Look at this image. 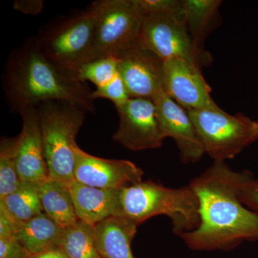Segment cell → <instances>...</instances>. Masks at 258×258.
<instances>
[{"mask_svg": "<svg viewBox=\"0 0 258 258\" xmlns=\"http://www.w3.org/2000/svg\"><path fill=\"white\" fill-rule=\"evenodd\" d=\"M118 74V59L113 56L84 62L76 72V77L81 82L89 81L96 88L108 84Z\"/></svg>", "mask_w": 258, "mask_h": 258, "instance_id": "cell-23", "label": "cell"}, {"mask_svg": "<svg viewBox=\"0 0 258 258\" xmlns=\"http://www.w3.org/2000/svg\"><path fill=\"white\" fill-rule=\"evenodd\" d=\"M97 19L95 2L83 13L56 20L37 37V42L49 60L76 74L92 44Z\"/></svg>", "mask_w": 258, "mask_h": 258, "instance_id": "cell-8", "label": "cell"}, {"mask_svg": "<svg viewBox=\"0 0 258 258\" xmlns=\"http://www.w3.org/2000/svg\"><path fill=\"white\" fill-rule=\"evenodd\" d=\"M158 121L164 138L174 139L184 164L198 162L205 154L192 120L187 111L168 96L164 91L152 98Z\"/></svg>", "mask_w": 258, "mask_h": 258, "instance_id": "cell-10", "label": "cell"}, {"mask_svg": "<svg viewBox=\"0 0 258 258\" xmlns=\"http://www.w3.org/2000/svg\"><path fill=\"white\" fill-rule=\"evenodd\" d=\"M144 171L128 160L107 159L76 149L75 181L103 189H118L143 181Z\"/></svg>", "mask_w": 258, "mask_h": 258, "instance_id": "cell-12", "label": "cell"}, {"mask_svg": "<svg viewBox=\"0 0 258 258\" xmlns=\"http://www.w3.org/2000/svg\"><path fill=\"white\" fill-rule=\"evenodd\" d=\"M42 1H17L15 2V10L23 12L26 14H38L43 6Z\"/></svg>", "mask_w": 258, "mask_h": 258, "instance_id": "cell-28", "label": "cell"}, {"mask_svg": "<svg viewBox=\"0 0 258 258\" xmlns=\"http://www.w3.org/2000/svg\"><path fill=\"white\" fill-rule=\"evenodd\" d=\"M93 98H106L114 103L115 107L121 106L130 98L128 91L119 74L111 82L101 87L96 88L92 93Z\"/></svg>", "mask_w": 258, "mask_h": 258, "instance_id": "cell-24", "label": "cell"}, {"mask_svg": "<svg viewBox=\"0 0 258 258\" xmlns=\"http://www.w3.org/2000/svg\"><path fill=\"white\" fill-rule=\"evenodd\" d=\"M221 0H182L185 22L195 48L206 52L205 42L222 24L219 8Z\"/></svg>", "mask_w": 258, "mask_h": 258, "instance_id": "cell-17", "label": "cell"}, {"mask_svg": "<svg viewBox=\"0 0 258 258\" xmlns=\"http://www.w3.org/2000/svg\"><path fill=\"white\" fill-rule=\"evenodd\" d=\"M164 91L186 111L219 107L201 69L179 59L164 61Z\"/></svg>", "mask_w": 258, "mask_h": 258, "instance_id": "cell-11", "label": "cell"}, {"mask_svg": "<svg viewBox=\"0 0 258 258\" xmlns=\"http://www.w3.org/2000/svg\"><path fill=\"white\" fill-rule=\"evenodd\" d=\"M30 256L15 237L0 238V258H30Z\"/></svg>", "mask_w": 258, "mask_h": 258, "instance_id": "cell-27", "label": "cell"}, {"mask_svg": "<svg viewBox=\"0 0 258 258\" xmlns=\"http://www.w3.org/2000/svg\"><path fill=\"white\" fill-rule=\"evenodd\" d=\"M16 139H3L0 146V200L16 191L21 184L15 159Z\"/></svg>", "mask_w": 258, "mask_h": 258, "instance_id": "cell-22", "label": "cell"}, {"mask_svg": "<svg viewBox=\"0 0 258 258\" xmlns=\"http://www.w3.org/2000/svg\"><path fill=\"white\" fill-rule=\"evenodd\" d=\"M30 258H69L60 247L49 249L40 253L31 254Z\"/></svg>", "mask_w": 258, "mask_h": 258, "instance_id": "cell-30", "label": "cell"}, {"mask_svg": "<svg viewBox=\"0 0 258 258\" xmlns=\"http://www.w3.org/2000/svg\"><path fill=\"white\" fill-rule=\"evenodd\" d=\"M14 234V226L5 214L0 212V238L15 237Z\"/></svg>", "mask_w": 258, "mask_h": 258, "instance_id": "cell-29", "label": "cell"}, {"mask_svg": "<svg viewBox=\"0 0 258 258\" xmlns=\"http://www.w3.org/2000/svg\"><path fill=\"white\" fill-rule=\"evenodd\" d=\"M239 196L247 208L258 214V178L249 171L241 186Z\"/></svg>", "mask_w": 258, "mask_h": 258, "instance_id": "cell-26", "label": "cell"}, {"mask_svg": "<svg viewBox=\"0 0 258 258\" xmlns=\"http://www.w3.org/2000/svg\"><path fill=\"white\" fill-rule=\"evenodd\" d=\"M139 45L152 51L163 60L179 59L201 69L213 59L208 52L195 48L185 22L184 10L161 12L144 17Z\"/></svg>", "mask_w": 258, "mask_h": 258, "instance_id": "cell-7", "label": "cell"}, {"mask_svg": "<svg viewBox=\"0 0 258 258\" xmlns=\"http://www.w3.org/2000/svg\"><path fill=\"white\" fill-rule=\"evenodd\" d=\"M187 112L205 154L214 161L234 159L258 140V121L243 113L230 115L220 107Z\"/></svg>", "mask_w": 258, "mask_h": 258, "instance_id": "cell-5", "label": "cell"}, {"mask_svg": "<svg viewBox=\"0 0 258 258\" xmlns=\"http://www.w3.org/2000/svg\"><path fill=\"white\" fill-rule=\"evenodd\" d=\"M116 58L130 98L152 100L164 91V60L154 52L139 45Z\"/></svg>", "mask_w": 258, "mask_h": 258, "instance_id": "cell-13", "label": "cell"}, {"mask_svg": "<svg viewBox=\"0 0 258 258\" xmlns=\"http://www.w3.org/2000/svg\"><path fill=\"white\" fill-rule=\"evenodd\" d=\"M60 247L69 258H102L96 247L94 226L81 220L64 229Z\"/></svg>", "mask_w": 258, "mask_h": 258, "instance_id": "cell-21", "label": "cell"}, {"mask_svg": "<svg viewBox=\"0 0 258 258\" xmlns=\"http://www.w3.org/2000/svg\"><path fill=\"white\" fill-rule=\"evenodd\" d=\"M137 225L112 216L95 226L97 249L102 258H134L132 242Z\"/></svg>", "mask_w": 258, "mask_h": 258, "instance_id": "cell-16", "label": "cell"}, {"mask_svg": "<svg viewBox=\"0 0 258 258\" xmlns=\"http://www.w3.org/2000/svg\"><path fill=\"white\" fill-rule=\"evenodd\" d=\"M64 229L42 213L20 226L15 237L30 254L40 253L60 246Z\"/></svg>", "mask_w": 258, "mask_h": 258, "instance_id": "cell-18", "label": "cell"}, {"mask_svg": "<svg viewBox=\"0 0 258 258\" xmlns=\"http://www.w3.org/2000/svg\"><path fill=\"white\" fill-rule=\"evenodd\" d=\"M69 188L76 215L81 221L95 227L113 216L117 189H98L76 181Z\"/></svg>", "mask_w": 258, "mask_h": 258, "instance_id": "cell-15", "label": "cell"}, {"mask_svg": "<svg viewBox=\"0 0 258 258\" xmlns=\"http://www.w3.org/2000/svg\"><path fill=\"white\" fill-rule=\"evenodd\" d=\"M119 125L112 136L115 142L129 150L157 149L164 138L158 121L155 104L152 99L131 98L116 107Z\"/></svg>", "mask_w": 258, "mask_h": 258, "instance_id": "cell-9", "label": "cell"}, {"mask_svg": "<svg viewBox=\"0 0 258 258\" xmlns=\"http://www.w3.org/2000/svg\"><path fill=\"white\" fill-rule=\"evenodd\" d=\"M249 171H237L226 161H215L189 186L199 201L200 222L195 230L179 236L190 248L230 249L243 241H258V214L239 196Z\"/></svg>", "mask_w": 258, "mask_h": 258, "instance_id": "cell-1", "label": "cell"}, {"mask_svg": "<svg viewBox=\"0 0 258 258\" xmlns=\"http://www.w3.org/2000/svg\"><path fill=\"white\" fill-rule=\"evenodd\" d=\"M40 200L44 213L62 228L71 227L79 221L67 185L49 178L40 184Z\"/></svg>", "mask_w": 258, "mask_h": 258, "instance_id": "cell-20", "label": "cell"}, {"mask_svg": "<svg viewBox=\"0 0 258 258\" xmlns=\"http://www.w3.org/2000/svg\"><path fill=\"white\" fill-rule=\"evenodd\" d=\"M36 108L50 178L69 186L75 181L76 139L85 111L66 101H45Z\"/></svg>", "mask_w": 258, "mask_h": 258, "instance_id": "cell-4", "label": "cell"}, {"mask_svg": "<svg viewBox=\"0 0 258 258\" xmlns=\"http://www.w3.org/2000/svg\"><path fill=\"white\" fill-rule=\"evenodd\" d=\"M0 212L12 222L15 232L20 226L43 212L40 184L22 181L16 191L0 200Z\"/></svg>", "mask_w": 258, "mask_h": 258, "instance_id": "cell-19", "label": "cell"}, {"mask_svg": "<svg viewBox=\"0 0 258 258\" xmlns=\"http://www.w3.org/2000/svg\"><path fill=\"white\" fill-rule=\"evenodd\" d=\"M23 120L21 134L16 138L15 159L22 181L41 184L50 178L44 152L40 119L36 106L20 112Z\"/></svg>", "mask_w": 258, "mask_h": 258, "instance_id": "cell-14", "label": "cell"}, {"mask_svg": "<svg viewBox=\"0 0 258 258\" xmlns=\"http://www.w3.org/2000/svg\"><path fill=\"white\" fill-rule=\"evenodd\" d=\"M199 201L189 185L166 187L152 181H142L117 189L113 216L138 226L159 215L169 217L176 235L191 232L200 222Z\"/></svg>", "mask_w": 258, "mask_h": 258, "instance_id": "cell-3", "label": "cell"}, {"mask_svg": "<svg viewBox=\"0 0 258 258\" xmlns=\"http://www.w3.org/2000/svg\"><path fill=\"white\" fill-rule=\"evenodd\" d=\"M134 3L143 18L161 12L182 8V0H134Z\"/></svg>", "mask_w": 258, "mask_h": 258, "instance_id": "cell-25", "label": "cell"}, {"mask_svg": "<svg viewBox=\"0 0 258 258\" xmlns=\"http://www.w3.org/2000/svg\"><path fill=\"white\" fill-rule=\"evenodd\" d=\"M3 87L10 106L20 113L49 101H66L95 113L94 98L76 75L57 67L42 52L37 37L27 40L10 56Z\"/></svg>", "mask_w": 258, "mask_h": 258, "instance_id": "cell-2", "label": "cell"}, {"mask_svg": "<svg viewBox=\"0 0 258 258\" xmlns=\"http://www.w3.org/2000/svg\"><path fill=\"white\" fill-rule=\"evenodd\" d=\"M98 19L84 62L120 54L139 46L143 16L134 0L96 2Z\"/></svg>", "mask_w": 258, "mask_h": 258, "instance_id": "cell-6", "label": "cell"}]
</instances>
